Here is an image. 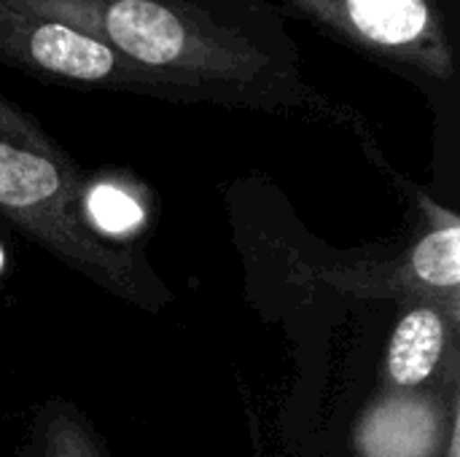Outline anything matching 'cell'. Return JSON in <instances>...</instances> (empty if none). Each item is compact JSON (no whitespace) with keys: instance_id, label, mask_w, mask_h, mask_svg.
Listing matches in <instances>:
<instances>
[{"instance_id":"cell-1","label":"cell","mask_w":460,"mask_h":457,"mask_svg":"<svg viewBox=\"0 0 460 457\" xmlns=\"http://www.w3.org/2000/svg\"><path fill=\"white\" fill-rule=\"evenodd\" d=\"M78 30L162 83L172 102L294 110L318 102L267 0H0Z\"/></svg>"},{"instance_id":"cell-2","label":"cell","mask_w":460,"mask_h":457,"mask_svg":"<svg viewBox=\"0 0 460 457\" xmlns=\"http://www.w3.org/2000/svg\"><path fill=\"white\" fill-rule=\"evenodd\" d=\"M0 215L108 294L162 310L172 296L140 253L86 218L84 180L59 143L0 92Z\"/></svg>"},{"instance_id":"cell-3","label":"cell","mask_w":460,"mask_h":457,"mask_svg":"<svg viewBox=\"0 0 460 457\" xmlns=\"http://www.w3.org/2000/svg\"><path fill=\"white\" fill-rule=\"evenodd\" d=\"M283 5L326 38L429 92L456 86V43L442 0H283Z\"/></svg>"},{"instance_id":"cell-4","label":"cell","mask_w":460,"mask_h":457,"mask_svg":"<svg viewBox=\"0 0 460 457\" xmlns=\"http://www.w3.org/2000/svg\"><path fill=\"white\" fill-rule=\"evenodd\" d=\"M0 65L43 83L170 100L162 83L100 40L5 3H0Z\"/></svg>"},{"instance_id":"cell-5","label":"cell","mask_w":460,"mask_h":457,"mask_svg":"<svg viewBox=\"0 0 460 457\" xmlns=\"http://www.w3.org/2000/svg\"><path fill=\"white\" fill-rule=\"evenodd\" d=\"M431 229L391 267L375 272H326L323 277L358 296H418V302H437L458 318L460 288V226L456 213L429 205Z\"/></svg>"},{"instance_id":"cell-6","label":"cell","mask_w":460,"mask_h":457,"mask_svg":"<svg viewBox=\"0 0 460 457\" xmlns=\"http://www.w3.org/2000/svg\"><path fill=\"white\" fill-rule=\"evenodd\" d=\"M458 318H453L437 302H418L396 323L388 356L385 377L399 391L420 388L442 364L445 350L450 347V334Z\"/></svg>"},{"instance_id":"cell-7","label":"cell","mask_w":460,"mask_h":457,"mask_svg":"<svg viewBox=\"0 0 460 457\" xmlns=\"http://www.w3.org/2000/svg\"><path fill=\"white\" fill-rule=\"evenodd\" d=\"M24 457H108V453L75 407L65 401H49L35 415Z\"/></svg>"},{"instance_id":"cell-8","label":"cell","mask_w":460,"mask_h":457,"mask_svg":"<svg viewBox=\"0 0 460 457\" xmlns=\"http://www.w3.org/2000/svg\"><path fill=\"white\" fill-rule=\"evenodd\" d=\"M5 261H8V256H5V248H3V242H0V275L5 272Z\"/></svg>"}]
</instances>
